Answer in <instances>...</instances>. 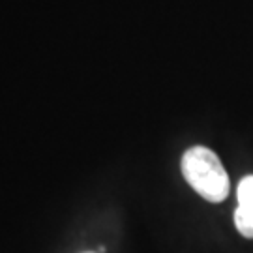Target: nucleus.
<instances>
[{
	"label": "nucleus",
	"instance_id": "nucleus-1",
	"mask_svg": "<svg viewBox=\"0 0 253 253\" xmlns=\"http://www.w3.org/2000/svg\"><path fill=\"white\" fill-rule=\"evenodd\" d=\"M186 182L208 203H221L229 195V174L219 158L207 146H191L182 156Z\"/></svg>",
	"mask_w": 253,
	"mask_h": 253
},
{
	"label": "nucleus",
	"instance_id": "nucleus-2",
	"mask_svg": "<svg viewBox=\"0 0 253 253\" xmlns=\"http://www.w3.org/2000/svg\"><path fill=\"white\" fill-rule=\"evenodd\" d=\"M235 225L244 238H253V174H248L238 182L236 188Z\"/></svg>",
	"mask_w": 253,
	"mask_h": 253
}]
</instances>
